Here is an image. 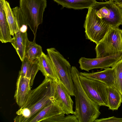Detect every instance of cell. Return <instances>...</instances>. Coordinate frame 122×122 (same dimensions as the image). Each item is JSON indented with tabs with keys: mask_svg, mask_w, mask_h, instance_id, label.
Instances as JSON below:
<instances>
[{
	"mask_svg": "<svg viewBox=\"0 0 122 122\" xmlns=\"http://www.w3.org/2000/svg\"><path fill=\"white\" fill-rule=\"evenodd\" d=\"M55 81L45 78L38 86L30 90L16 114L22 120L27 122L44 107L55 101Z\"/></svg>",
	"mask_w": 122,
	"mask_h": 122,
	"instance_id": "cell-1",
	"label": "cell"
},
{
	"mask_svg": "<svg viewBox=\"0 0 122 122\" xmlns=\"http://www.w3.org/2000/svg\"><path fill=\"white\" fill-rule=\"evenodd\" d=\"M79 75L76 67L72 66L71 75L74 84L75 100L74 114L79 122H93L101 114L100 106L92 101L86 93L80 83Z\"/></svg>",
	"mask_w": 122,
	"mask_h": 122,
	"instance_id": "cell-2",
	"label": "cell"
},
{
	"mask_svg": "<svg viewBox=\"0 0 122 122\" xmlns=\"http://www.w3.org/2000/svg\"><path fill=\"white\" fill-rule=\"evenodd\" d=\"M46 0H20V8L35 40L39 25L42 23Z\"/></svg>",
	"mask_w": 122,
	"mask_h": 122,
	"instance_id": "cell-3",
	"label": "cell"
},
{
	"mask_svg": "<svg viewBox=\"0 0 122 122\" xmlns=\"http://www.w3.org/2000/svg\"><path fill=\"white\" fill-rule=\"evenodd\" d=\"M46 50L60 82L68 90L71 96H74V84L71 77V67L70 64L55 48H48Z\"/></svg>",
	"mask_w": 122,
	"mask_h": 122,
	"instance_id": "cell-4",
	"label": "cell"
},
{
	"mask_svg": "<svg viewBox=\"0 0 122 122\" xmlns=\"http://www.w3.org/2000/svg\"><path fill=\"white\" fill-rule=\"evenodd\" d=\"M95 48L96 58L106 57L122 52V30L111 27Z\"/></svg>",
	"mask_w": 122,
	"mask_h": 122,
	"instance_id": "cell-5",
	"label": "cell"
},
{
	"mask_svg": "<svg viewBox=\"0 0 122 122\" xmlns=\"http://www.w3.org/2000/svg\"><path fill=\"white\" fill-rule=\"evenodd\" d=\"M84 27L86 38L97 44L111 27L98 17L94 9L90 7L88 9Z\"/></svg>",
	"mask_w": 122,
	"mask_h": 122,
	"instance_id": "cell-6",
	"label": "cell"
},
{
	"mask_svg": "<svg viewBox=\"0 0 122 122\" xmlns=\"http://www.w3.org/2000/svg\"><path fill=\"white\" fill-rule=\"evenodd\" d=\"M98 17L112 28H119L122 25V9L113 1L97 2L92 7Z\"/></svg>",
	"mask_w": 122,
	"mask_h": 122,
	"instance_id": "cell-7",
	"label": "cell"
},
{
	"mask_svg": "<svg viewBox=\"0 0 122 122\" xmlns=\"http://www.w3.org/2000/svg\"><path fill=\"white\" fill-rule=\"evenodd\" d=\"M79 79L86 93L93 101L100 106L108 107L107 86L100 81L79 74Z\"/></svg>",
	"mask_w": 122,
	"mask_h": 122,
	"instance_id": "cell-8",
	"label": "cell"
},
{
	"mask_svg": "<svg viewBox=\"0 0 122 122\" xmlns=\"http://www.w3.org/2000/svg\"><path fill=\"white\" fill-rule=\"evenodd\" d=\"M122 59V52L116 54L106 57L94 58L81 57L78 63L81 70L88 72L95 69H105L112 67Z\"/></svg>",
	"mask_w": 122,
	"mask_h": 122,
	"instance_id": "cell-9",
	"label": "cell"
},
{
	"mask_svg": "<svg viewBox=\"0 0 122 122\" xmlns=\"http://www.w3.org/2000/svg\"><path fill=\"white\" fill-rule=\"evenodd\" d=\"M69 92L61 82H56L55 101L60 107L65 114H74L73 110L74 102Z\"/></svg>",
	"mask_w": 122,
	"mask_h": 122,
	"instance_id": "cell-10",
	"label": "cell"
},
{
	"mask_svg": "<svg viewBox=\"0 0 122 122\" xmlns=\"http://www.w3.org/2000/svg\"><path fill=\"white\" fill-rule=\"evenodd\" d=\"M17 30L12 38L11 44L16 50L21 61L25 57V51L27 37V24H17Z\"/></svg>",
	"mask_w": 122,
	"mask_h": 122,
	"instance_id": "cell-11",
	"label": "cell"
},
{
	"mask_svg": "<svg viewBox=\"0 0 122 122\" xmlns=\"http://www.w3.org/2000/svg\"><path fill=\"white\" fill-rule=\"evenodd\" d=\"M79 74L88 78L101 82L107 86L116 88L115 72L112 67L92 73L80 72Z\"/></svg>",
	"mask_w": 122,
	"mask_h": 122,
	"instance_id": "cell-12",
	"label": "cell"
},
{
	"mask_svg": "<svg viewBox=\"0 0 122 122\" xmlns=\"http://www.w3.org/2000/svg\"><path fill=\"white\" fill-rule=\"evenodd\" d=\"M37 61L39 70L45 78H51L56 82H61L55 66L48 55L43 52Z\"/></svg>",
	"mask_w": 122,
	"mask_h": 122,
	"instance_id": "cell-13",
	"label": "cell"
},
{
	"mask_svg": "<svg viewBox=\"0 0 122 122\" xmlns=\"http://www.w3.org/2000/svg\"><path fill=\"white\" fill-rule=\"evenodd\" d=\"M63 112L60 107L55 101L42 109L30 118L28 122H47L50 118Z\"/></svg>",
	"mask_w": 122,
	"mask_h": 122,
	"instance_id": "cell-14",
	"label": "cell"
},
{
	"mask_svg": "<svg viewBox=\"0 0 122 122\" xmlns=\"http://www.w3.org/2000/svg\"><path fill=\"white\" fill-rule=\"evenodd\" d=\"M30 81V79L18 76L14 97L17 104L20 107L23 105L31 90Z\"/></svg>",
	"mask_w": 122,
	"mask_h": 122,
	"instance_id": "cell-15",
	"label": "cell"
},
{
	"mask_svg": "<svg viewBox=\"0 0 122 122\" xmlns=\"http://www.w3.org/2000/svg\"><path fill=\"white\" fill-rule=\"evenodd\" d=\"M22 62L19 75L30 79V85L31 86L33 84L35 76L39 70L37 61H32L25 57Z\"/></svg>",
	"mask_w": 122,
	"mask_h": 122,
	"instance_id": "cell-16",
	"label": "cell"
},
{
	"mask_svg": "<svg viewBox=\"0 0 122 122\" xmlns=\"http://www.w3.org/2000/svg\"><path fill=\"white\" fill-rule=\"evenodd\" d=\"M64 7L74 10L93 7L97 2L96 0H52Z\"/></svg>",
	"mask_w": 122,
	"mask_h": 122,
	"instance_id": "cell-17",
	"label": "cell"
},
{
	"mask_svg": "<svg viewBox=\"0 0 122 122\" xmlns=\"http://www.w3.org/2000/svg\"><path fill=\"white\" fill-rule=\"evenodd\" d=\"M11 36L2 0H0V41L2 43L11 42L12 39Z\"/></svg>",
	"mask_w": 122,
	"mask_h": 122,
	"instance_id": "cell-18",
	"label": "cell"
},
{
	"mask_svg": "<svg viewBox=\"0 0 122 122\" xmlns=\"http://www.w3.org/2000/svg\"><path fill=\"white\" fill-rule=\"evenodd\" d=\"M108 105L109 109L117 110L122 102V96L116 87H107Z\"/></svg>",
	"mask_w": 122,
	"mask_h": 122,
	"instance_id": "cell-19",
	"label": "cell"
},
{
	"mask_svg": "<svg viewBox=\"0 0 122 122\" xmlns=\"http://www.w3.org/2000/svg\"><path fill=\"white\" fill-rule=\"evenodd\" d=\"M42 47L37 44L35 40L30 41L28 40L27 41L25 51V57H27L32 61L37 60L42 55Z\"/></svg>",
	"mask_w": 122,
	"mask_h": 122,
	"instance_id": "cell-20",
	"label": "cell"
},
{
	"mask_svg": "<svg viewBox=\"0 0 122 122\" xmlns=\"http://www.w3.org/2000/svg\"><path fill=\"white\" fill-rule=\"evenodd\" d=\"M4 10L8 24L11 35L13 37L17 30L15 16L8 2L6 0H2Z\"/></svg>",
	"mask_w": 122,
	"mask_h": 122,
	"instance_id": "cell-21",
	"label": "cell"
},
{
	"mask_svg": "<svg viewBox=\"0 0 122 122\" xmlns=\"http://www.w3.org/2000/svg\"><path fill=\"white\" fill-rule=\"evenodd\" d=\"M111 67L115 72L116 88L122 96V59Z\"/></svg>",
	"mask_w": 122,
	"mask_h": 122,
	"instance_id": "cell-22",
	"label": "cell"
},
{
	"mask_svg": "<svg viewBox=\"0 0 122 122\" xmlns=\"http://www.w3.org/2000/svg\"><path fill=\"white\" fill-rule=\"evenodd\" d=\"M65 114L63 112L49 119L47 122H79L77 118L75 115H68L65 116Z\"/></svg>",
	"mask_w": 122,
	"mask_h": 122,
	"instance_id": "cell-23",
	"label": "cell"
},
{
	"mask_svg": "<svg viewBox=\"0 0 122 122\" xmlns=\"http://www.w3.org/2000/svg\"><path fill=\"white\" fill-rule=\"evenodd\" d=\"M122 122V118H118L113 116L106 118L97 119L94 122Z\"/></svg>",
	"mask_w": 122,
	"mask_h": 122,
	"instance_id": "cell-24",
	"label": "cell"
},
{
	"mask_svg": "<svg viewBox=\"0 0 122 122\" xmlns=\"http://www.w3.org/2000/svg\"><path fill=\"white\" fill-rule=\"evenodd\" d=\"M115 4L122 9V0H113Z\"/></svg>",
	"mask_w": 122,
	"mask_h": 122,
	"instance_id": "cell-25",
	"label": "cell"
},
{
	"mask_svg": "<svg viewBox=\"0 0 122 122\" xmlns=\"http://www.w3.org/2000/svg\"><path fill=\"white\" fill-rule=\"evenodd\" d=\"M109 0L113 1V0Z\"/></svg>",
	"mask_w": 122,
	"mask_h": 122,
	"instance_id": "cell-26",
	"label": "cell"
},
{
	"mask_svg": "<svg viewBox=\"0 0 122 122\" xmlns=\"http://www.w3.org/2000/svg\"></svg>",
	"mask_w": 122,
	"mask_h": 122,
	"instance_id": "cell-27",
	"label": "cell"
}]
</instances>
